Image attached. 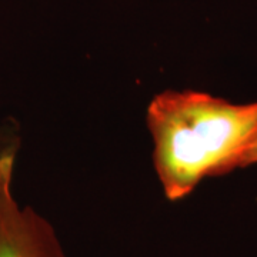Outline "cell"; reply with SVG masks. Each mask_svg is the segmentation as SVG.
Here are the masks:
<instances>
[{
    "label": "cell",
    "instance_id": "cell-1",
    "mask_svg": "<svg viewBox=\"0 0 257 257\" xmlns=\"http://www.w3.org/2000/svg\"><path fill=\"white\" fill-rule=\"evenodd\" d=\"M153 165L170 202L209 177L240 169L257 136V101L233 103L197 90H165L147 106Z\"/></svg>",
    "mask_w": 257,
    "mask_h": 257
},
{
    "label": "cell",
    "instance_id": "cell-2",
    "mask_svg": "<svg viewBox=\"0 0 257 257\" xmlns=\"http://www.w3.org/2000/svg\"><path fill=\"white\" fill-rule=\"evenodd\" d=\"M18 149L0 152V257H67L52 223L13 193Z\"/></svg>",
    "mask_w": 257,
    "mask_h": 257
},
{
    "label": "cell",
    "instance_id": "cell-3",
    "mask_svg": "<svg viewBox=\"0 0 257 257\" xmlns=\"http://www.w3.org/2000/svg\"><path fill=\"white\" fill-rule=\"evenodd\" d=\"M257 165V136L254 139V142L251 143V146L248 147V150L246 152V155L241 159V163H240V169H244V167H250V166Z\"/></svg>",
    "mask_w": 257,
    "mask_h": 257
}]
</instances>
